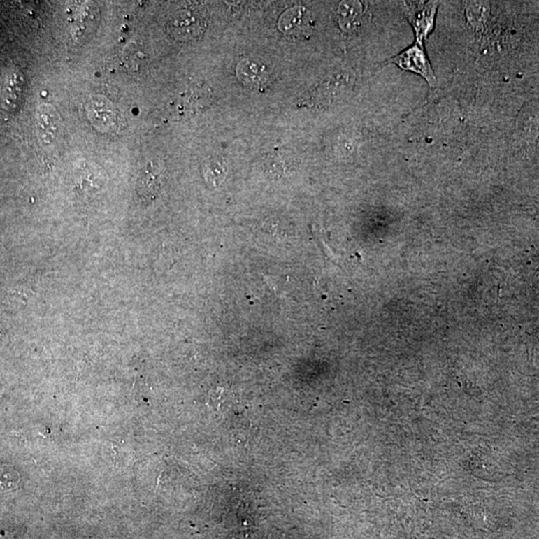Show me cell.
<instances>
[{
  "label": "cell",
  "mask_w": 539,
  "mask_h": 539,
  "mask_svg": "<svg viewBox=\"0 0 539 539\" xmlns=\"http://www.w3.org/2000/svg\"><path fill=\"white\" fill-rule=\"evenodd\" d=\"M438 1L405 2L408 20L414 28L415 41L424 42L436 25Z\"/></svg>",
  "instance_id": "3957f363"
},
{
  "label": "cell",
  "mask_w": 539,
  "mask_h": 539,
  "mask_svg": "<svg viewBox=\"0 0 539 539\" xmlns=\"http://www.w3.org/2000/svg\"><path fill=\"white\" fill-rule=\"evenodd\" d=\"M237 74L240 80L248 86L260 85L266 79V70L258 63L245 60L238 66Z\"/></svg>",
  "instance_id": "ba28073f"
},
{
  "label": "cell",
  "mask_w": 539,
  "mask_h": 539,
  "mask_svg": "<svg viewBox=\"0 0 539 539\" xmlns=\"http://www.w3.org/2000/svg\"><path fill=\"white\" fill-rule=\"evenodd\" d=\"M164 166L159 160L154 159L147 163L136 184L137 195L142 202L150 204L156 199L164 183Z\"/></svg>",
  "instance_id": "277c9868"
},
{
  "label": "cell",
  "mask_w": 539,
  "mask_h": 539,
  "mask_svg": "<svg viewBox=\"0 0 539 539\" xmlns=\"http://www.w3.org/2000/svg\"><path fill=\"white\" fill-rule=\"evenodd\" d=\"M466 18L473 29L480 31L484 29L489 14H491V6L489 2L473 1L470 2L466 6Z\"/></svg>",
  "instance_id": "52a82bcc"
},
{
  "label": "cell",
  "mask_w": 539,
  "mask_h": 539,
  "mask_svg": "<svg viewBox=\"0 0 539 539\" xmlns=\"http://www.w3.org/2000/svg\"><path fill=\"white\" fill-rule=\"evenodd\" d=\"M223 172L222 166H218V163H208L204 169L205 180L211 185H218L223 178Z\"/></svg>",
  "instance_id": "30bf717a"
},
{
  "label": "cell",
  "mask_w": 539,
  "mask_h": 539,
  "mask_svg": "<svg viewBox=\"0 0 539 539\" xmlns=\"http://www.w3.org/2000/svg\"><path fill=\"white\" fill-rule=\"evenodd\" d=\"M167 32L179 41H195L204 32V18L193 9L176 11L167 22Z\"/></svg>",
  "instance_id": "7a4b0ae2"
},
{
  "label": "cell",
  "mask_w": 539,
  "mask_h": 539,
  "mask_svg": "<svg viewBox=\"0 0 539 539\" xmlns=\"http://www.w3.org/2000/svg\"><path fill=\"white\" fill-rule=\"evenodd\" d=\"M361 6L359 2H344L340 6V20L344 27H351L361 16Z\"/></svg>",
  "instance_id": "9c48e42d"
},
{
  "label": "cell",
  "mask_w": 539,
  "mask_h": 539,
  "mask_svg": "<svg viewBox=\"0 0 539 539\" xmlns=\"http://www.w3.org/2000/svg\"><path fill=\"white\" fill-rule=\"evenodd\" d=\"M391 62L401 69L419 74L431 87H435L436 77L424 48V42L415 41L412 46L394 57Z\"/></svg>",
  "instance_id": "6da1fadb"
},
{
  "label": "cell",
  "mask_w": 539,
  "mask_h": 539,
  "mask_svg": "<svg viewBox=\"0 0 539 539\" xmlns=\"http://www.w3.org/2000/svg\"><path fill=\"white\" fill-rule=\"evenodd\" d=\"M279 27L287 36L301 39L311 35L314 29V20L310 11L305 7H295L282 15Z\"/></svg>",
  "instance_id": "5b68a950"
},
{
  "label": "cell",
  "mask_w": 539,
  "mask_h": 539,
  "mask_svg": "<svg viewBox=\"0 0 539 539\" xmlns=\"http://www.w3.org/2000/svg\"><path fill=\"white\" fill-rule=\"evenodd\" d=\"M23 81L17 74H13L7 78L6 87L2 92V104L6 110L13 111L22 99Z\"/></svg>",
  "instance_id": "8992f818"
},
{
  "label": "cell",
  "mask_w": 539,
  "mask_h": 539,
  "mask_svg": "<svg viewBox=\"0 0 539 539\" xmlns=\"http://www.w3.org/2000/svg\"><path fill=\"white\" fill-rule=\"evenodd\" d=\"M18 478H20V477H18V475L15 471L4 466V468H2L1 473L2 489H13L14 485L17 484Z\"/></svg>",
  "instance_id": "8fae6325"
}]
</instances>
